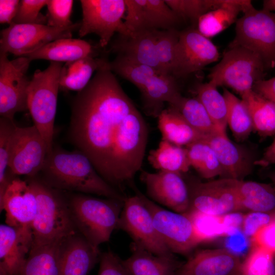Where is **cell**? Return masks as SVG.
Segmentation results:
<instances>
[{
  "label": "cell",
  "mask_w": 275,
  "mask_h": 275,
  "mask_svg": "<svg viewBox=\"0 0 275 275\" xmlns=\"http://www.w3.org/2000/svg\"><path fill=\"white\" fill-rule=\"evenodd\" d=\"M219 58L217 47L197 29L180 32L171 74L175 78L199 71Z\"/></svg>",
  "instance_id": "cell-15"
},
{
  "label": "cell",
  "mask_w": 275,
  "mask_h": 275,
  "mask_svg": "<svg viewBox=\"0 0 275 275\" xmlns=\"http://www.w3.org/2000/svg\"><path fill=\"white\" fill-rule=\"evenodd\" d=\"M48 153L47 144L34 125L17 126L11 145L10 172L14 177H35L43 168Z\"/></svg>",
  "instance_id": "cell-14"
},
{
  "label": "cell",
  "mask_w": 275,
  "mask_h": 275,
  "mask_svg": "<svg viewBox=\"0 0 275 275\" xmlns=\"http://www.w3.org/2000/svg\"><path fill=\"white\" fill-rule=\"evenodd\" d=\"M217 88L209 81L197 85L195 92L215 126L219 131L226 132L227 104L223 94L218 92Z\"/></svg>",
  "instance_id": "cell-35"
},
{
  "label": "cell",
  "mask_w": 275,
  "mask_h": 275,
  "mask_svg": "<svg viewBox=\"0 0 275 275\" xmlns=\"http://www.w3.org/2000/svg\"><path fill=\"white\" fill-rule=\"evenodd\" d=\"M82 19L78 30L80 37L94 33L99 37V45L104 48L115 33H129L123 20L125 0H80Z\"/></svg>",
  "instance_id": "cell-9"
},
{
  "label": "cell",
  "mask_w": 275,
  "mask_h": 275,
  "mask_svg": "<svg viewBox=\"0 0 275 275\" xmlns=\"http://www.w3.org/2000/svg\"><path fill=\"white\" fill-rule=\"evenodd\" d=\"M225 0H165L168 6L182 20L197 23L199 18L222 7Z\"/></svg>",
  "instance_id": "cell-40"
},
{
  "label": "cell",
  "mask_w": 275,
  "mask_h": 275,
  "mask_svg": "<svg viewBox=\"0 0 275 275\" xmlns=\"http://www.w3.org/2000/svg\"><path fill=\"white\" fill-rule=\"evenodd\" d=\"M275 217V212H251L244 215L241 230L251 238L262 228Z\"/></svg>",
  "instance_id": "cell-47"
},
{
  "label": "cell",
  "mask_w": 275,
  "mask_h": 275,
  "mask_svg": "<svg viewBox=\"0 0 275 275\" xmlns=\"http://www.w3.org/2000/svg\"><path fill=\"white\" fill-rule=\"evenodd\" d=\"M148 134L144 117L108 66L72 100L70 141L120 193L141 171Z\"/></svg>",
  "instance_id": "cell-1"
},
{
  "label": "cell",
  "mask_w": 275,
  "mask_h": 275,
  "mask_svg": "<svg viewBox=\"0 0 275 275\" xmlns=\"http://www.w3.org/2000/svg\"><path fill=\"white\" fill-rule=\"evenodd\" d=\"M100 255L99 248L77 232L60 243V275H88Z\"/></svg>",
  "instance_id": "cell-22"
},
{
  "label": "cell",
  "mask_w": 275,
  "mask_h": 275,
  "mask_svg": "<svg viewBox=\"0 0 275 275\" xmlns=\"http://www.w3.org/2000/svg\"><path fill=\"white\" fill-rule=\"evenodd\" d=\"M48 0L20 1L16 15L12 23L16 24H47V18L40 10Z\"/></svg>",
  "instance_id": "cell-44"
},
{
  "label": "cell",
  "mask_w": 275,
  "mask_h": 275,
  "mask_svg": "<svg viewBox=\"0 0 275 275\" xmlns=\"http://www.w3.org/2000/svg\"><path fill=\"white\" fill-rule=\"evenodd\" d=\"M147 159L158 171L183 174L190 168L185 148L163 140H161L157 148L150 151Z\"/></svg>",
  "instance_id": "cell-32"
},
{
  "label": "cell",
  "mask_w": 275,
  "mask_h": 275,
  "mask_svg": "<svg viewBox=\"0 0 275 275\" xmlns=\"http://www.w3.org/2000/svg\"><path fill=\"white\" fill-rule=\"evenodd\" d=\"M252 246L261 248L275 256V217L251 238Z\"/></svg>",
  "instance_id": "cell-48"
},
{
  "label": "cell",
  "mask_w": 275,
  "mask_h": 275,
  "mask_svg": "<svg viewBox=\"0 0 275 275\" xmlns=\"http://www.w3.org/2000/svg\"><path fill=\"white\" fill-rule=\"evenodd\" d=\"M131 188L148 209L158 234L172 253L188 255L203 242L187 213L166 209L149 199L134 184Z\"/></svg>",
  "instance_id": "cell-7"
},
{
  "label": "cell",
  "mask_w": 275,
  "mask_h": 275,
  "mask_svg": "<svg viewBox=\"0 0 275 275\" xmlns=\"http://www.w3.org/2000/svg\"><path fill=\"white\" fill-rule=\"evenodd\" d=\"M73 1L48 0L47 25L54 28H66L72 25L70 20Z\"/></svg>",
  "instance_id": "cell-45"
},
{
  "label": "cell",
  "mask_w": 275,
  "mask_h": 275,
  "mask_svg": "<svg viewBox=\"0 0 275 275\" xmlns=\"http://www.w3.org/2000/svg\"><path fill=\"white\" fill-rule=\"evenodd\" d=\"M0 208L5 212L7 225L32 229L37 203L35 192L29 182L18 178L13 179L0 200Z\"/></svg>",
  "instance_id": "cell-18"
},
{
  "label": "cell",
  "mask_w": 275,
  "mask_h": 275,
  "mask_svg": "<svg viewBox=\"0 0 275 275\" xmlns=\"http://www.w3.org/2000/svg\"><path fill=\"white\" fill-rule=\"evenodd\" d=\"M157 30H141L118 34L109 43V51L152 67L163 73L157 56L156 42Z\"/></svg>",
  "instance_id": "cell-19"
},
{
  "label": "cell",
  "mask_w": 275,
  "mask_h": 275,
  "mask_svg": "<svg viewBox=\"0 0 275 275\" xmlns=\"http://www.w3.org/2000/svg\"><path fill=\"white\" fill-rule=\"evenodd\" d=\"M61 241L31 249L21 275H60Z\"/></svg>",
  "instance_id": "cell-33"
},
{
  "label": "cell",
  "mask_w": 275,
  "mask_h": 275,
  "mask_svg": "<svg viewBox=\"0 0 275 275\" xmlns=\"http://www.w3.org/2000/svg\"><path fill=\"white\" fill-rule=\"evenodd\" d=\"M241 97L249 111L254 130L262 137L275 134V104L253 89Z\"/></svg>",
  "instance_id": "cell-31"
},
{
  "label": "cell",
  "mask_w": 275,
  "mask_h": 275,
  "mask_svg": "<svg viewBox=\"0 0 275 275\" xmlns=\"http://www.w3.org/2000/svg\"><path fill=\"white\" fill-rule=\"evenodd\" d=\"M31 60L19 57L9 60L0 52V115L13 119L15 115L28 109V91L31 80L26 75Z\"/></svg>",
  "instance_id": "cell-11"
},
{
  "label": "cell",
  "mask_w": 275,
  "mask_h": 275,
  "mask_svg": "<svg viewBox=\"0 0 275 275\" xmlns=\"http://www.w3.org/2000/svg\"><path fill=\"white\" fill-rule=\"evenodd\" d=\"M17 126L14 120L0 118V200L10 182L15 178L9 168L12 137Z\"/></svg>",
  "instance_id": "cell-39"
},
{
  "label": "cell",
  "mask_w": 275,
  "mask_h": 275,
  "mask_svg": "<svg viewBox=\"0 0 275 275\" xmlns=\"http://www.w3.org/2000/svg\"><path fill=\"white\" fill-rule=\"evenodd\" d=\"M108 62L104 58L90 57L66 62L60 73V89L77 92L81 91L92 79L93 73L105 66Z\"/></svg>",
  "instance_id": "cell-30"
},
{
  "label": "cell",
  "mask_w": 275,
  "mask_h": 275,
  "mask_svg": "<svg viewBox=\"0 0 275 275\" xmlns=\"http://www.w3.org/2000/svg\"><path fill=\"white\" fill-rule=\"evenodd\" d=\"M20 1H0V22L1 23H12L18 9Z\"/></svg>",
  "instance_id": "cell-50"
},
{
  "label": "cell",
  "mask_w": 275,
  "mask_h": 275,
  "mask_svg": "<svg viewBox=\"0 0 275 275\" xmlns=\"http://www.w3.org/2000/svg\"><path fill=\"white\" fill-rule=\"evenodd\" d=\"M190 167L205 179L217 176L224 178V173L217 157L210 145L202 140L185 147Z\"/></svg>",
  "instance_id": "cell-34"
},
{
  "label": "cell",
  "mask_w": 275,
  "mask_h": 275,
  "mask_svg": "<svg viewBox=\"0 0 275 275\" xmlns=\"http://www.w3.org/2000/svg\"><path fill=\"white\" fill-rule=\"evenodd\" d=\"M187 213L191 218L196 230L203 242L220 236H226V232L222 215L207 214L189 211Z\"/></svg>",
  "instance_id": "cell-43"
},
{
  "label": "cell",
  "mask_w": 275,
  "mask_h": 275,
  "mask_svg": "<svg viewBox=\"0 0 275 275\" xmlns=\"http://www.w3.org/2000/svg\"><path fill=\"white\" fill-rule=\"evenodd\" d=\"M157 119L162 140L174 145L185 147L205 136L192 127L179 113L171 107L164 108Z\"/></svg>",
  "instance_id": "cell-28"
},
{
  "label": "cell",
  "mask_w": 275,
  "mask_h": 275,
  "mask_svg": "<svg viewBox=\"0 0 275 275\" xmlns=\"http://www.w3.org/2000/svg\"><path fill=\"white\" fill-rule=\"evenodd\" d=\"M140 178L145 185L146 196L151 200L176 212L185 213L188 211L189 191L183 174L143 170Z\"/></svg>",
  "instance_id": "cell-16"
},
{
  "label": "cell",
  "mask_w": 275,
  "mask_h": 275,
  "mask_svg": "<svg viewBox=\"0 0 275 275\" xmlns=\"http://www.w3.org/2000/svg\"><path fill=\"white\" fill-rule=\"evenodd\" d=\"M231 275H241V274L240 269L238 271L235 272V273H233V274H232Z\"/></svg>",
  "instance_id": "cell-55"
},
{
  "label": "cell",
  "mask_w": 275,
  "mask_h": 275,
  "mask_svg": "<svg viewBox=\"0 0 275 275\" xmlns=\"http://www.w3.org/2000/svg\"><path fill=\"white\" fill-rule=\"evenodd\" d=\"M239 46L258 54L266 68L275 67V13L253 6L236 21L230 47Z\"/></svg>",
  "instance_id": "cell-8"
},
{
  "label": "cell",
  "mask_w": 275,
  "mask_h": 275,
  "mask_svg": "<svg viewBox=\"0 0 275 275\" xmlns=\"http://www.w3.org/2000/svg\"><path fill=\"white\" fill-rule=\"evenodd\" d=\"M272 180L275 184V174L273 175V176H272Z\"/></svg>",
  "instance_id": "cell-56"
},
{
  "label": "cell",
  "mask_w": 275,
  "mask_h": 275,
  "mask_svg": "<svg viewBox=\"0 0 275 275\" xmlns=\"http://www.w3.org/2000/svg\"><path fill=\"white\" fill-rule=\"evenodd\" d=\"M117 229L126 232L133 244L139 248L157 255L172 254L160 237L150 212L136 194L125 198Z\"/></svg>",
  "instance_id": "cell-13"
},
{
  "label": "cell",
  "mask_w": 275,
  "mask_h": 275,
  "mask_svg": "<svg viewBox=\"0 0 275 275\" xmlns=\"http://www.w3.org/2000/svg\"><path fill=\"white\" fill-rule=\"evenodd\" d=\"M67 200L78 232L97 248L109 240L117 229L124 201L80 193L71 195Z\"/></svg>",
  "instance_id": "cell-4"
},
{
  "label": "cell",
  "mask_w": 275,
  "mask_h": 275,
  "mask_svg": "<svg viewBox=\"0 0 275 275\" xmlns=\"http://www.w3.org/2000/svg\"><path fill=\"white\" fill-rule=\"evenodd\" d=\"M241 275H275V256L261 248L252 246L242 262Z\"/></svg>",
  "instance_id": "cell-41"
},
{
  "label": "cell",
  "mask_w": 275,
  "mask_h": 275,
  "mask_svg": "<svg viewBox=\"0 0 275 275\" xmlns=\"http://www.w3.org/2000/svg\"><path fill=\"white\" fill-rule=\"evenodd\" d=\"M80 25V22L66 28L11 23L1 32L0 52L25 56L53 41L71 38L73 33L78 31Z\"/></svg>",
  "instance_id": "cell-10"
},
{
  "label": "cell",
  "mask_w": 275,
  "mask_h": 275,
  "mask_svg": "<svg viewBox=\"0 0 275 275\" xmlns=\"http://www.w3.org/2000/svg\"><path fill=\"white\" fill-rule=\"evenodd\" d=\"M275 163V139L270 145L266 149L262 156L255 160V166L262 167H268Z\"/></svg>",
  "instance_id": "cell-52"
},
{
  "label": "cell",
  "mask_w": 275,
  "mask_h": 275,
  "mask_svg": "<svg viewBox=\"0 0 275 275\" xmlns=\"http://www.w3.org/2000/svg\"><path fill=\"white\" fill-rule=\"evenodd\" d=\"M236 190L242 210L275 212V188L270 184L236 179Z\"/></svg>",
  "instance_id": "cell-29"
},
{
  "label": "cell",
  "mask_w": 275,
  "mask_h": 275,
  "mask_svg": "<svg viewBox=\"0 0 275 275\" xmlns=\"http://www.w3.org/2000/svg\"><path fill=\"white\" fill-rule=\"evenodd\" d=\"M0 275H7L4 269L0 266Z\"/></svg>",
  "instance_id": "cell-54"
},
{
  "label": "cell",
  "mask_w": 275,
  "mask_h": 275,
  "mask_svg": "<svg viewBox=\"0 0 275 275\" xmlns=\"http://www.w3.org/2000/svg\"><path fill=\"white\" fill-rule=\"evenodd\" d=\"M169 107L179 113L195 129L205 135L221 131L215 126L197 97L186 98L181 96Z\"/></svg>",
  "instance_id": "cell-36"
},
{
  "label": "cell",
  "mask_w": 275,
  "mask_h": 275,
  "mask_svg": "<svg viewBox=\"0 0 275 275\" xmlns=\"http://www.w3.org/2000/svg\"><path fill=\"white\" fill-rule=\"evenodd\" d=\"M108 67L114 74L135 86L140 91L153 76L162 73L152 67L118 55L108 62Z\"/></svg>",
  "instance_id": "cell-38"
},
{
  "label": "cell",
  "mask_w": 275,
  "mask_h": 275,
  "mask_svg": "<svg viewBox=\"0 0 275 275\" xmlns=\"http://www.w3.org/2000/svg\"><path fill=\"white\" fill-rule=\"evenodd\" d=\"M251 1L225 0L224 5L201 16L198 20V30L203 36L210 38L225 30L237 20L241 12L252 7Z\"/></svg>",
  "instance_id": "cell-27"
},
{
  "label": "cell",
  "mask_w": 275,
  "mask_h": 275,
  "mask_svg": "<svg viewBox=\"0 0 275 275\" xmlns=\"http://www.w3.org/2000/svg\"><path fill=\"white\" fill-rule=\"evenodd\" d=\"M123 261L130 275H175L183 263L173 253L157 255L134 244L131 255Z\"/></svg>",
  "instance_id": "cell-26"
},
{
  "label": "cell",
  "mask_w": 275,
  "mask_h": 275,
  "mask_svg": "<svg viewBox=\"0 0 275 275\" xmlns=\"http://www.w3.org/2000/svg\"><path fill=\"white\" fill-rule=\"evenodd\" d=\"M140 92L145 113L153 118H158L166 103L172 105L182 96L176 78L163 73L153 76Z\"/></svg>",
  "instance_id": "cell-24"
},
{
  "label": "cell",
  "mask_w": 275,
  "mask_h": 275,
  "mask_svg": "<svg viewBox=\"0 0 275 275\" xmlns=\"http://www.w3.org/2000/svg\"><path fill=\"white\" fill-rule=\"evenodd\" d=\"M214 151L224 173V178L243 180L255 166L248 152L232 142L227 132L218 131L203 139Z\"/></svg>",
  "instance_id": "cell-23"
},
{
  "label": "cell",
  "mask_w": 275,
  "mask_h": 275,
  "mask_svg": "<svg viewBox=\"0 0 275 275\" xmlns=\"http://www.w3.org/2000/svg\"><path fill=\"white\" fill-rule=\"evenodd\" d=\"M226 248L240 257L249 246L248 237L240 229H237L226 236Z\"/></svg>",
  "instance_id": "cell-49"
},
{
  "label": "cell",
  "mask_w": 275,
  "mask_h": 275,
  "mask_svg": "<svg viewBox=\"0 0 275 275\" xmlns=\"http://www.w3.org/2000/svg\"><path fill=\"white\" fill-rule=\"evenodd\" d=\"M223 95L228 107L227 125L237 141H243L254 130L249 111L242 100L227 89H224Z\"/></svg>",
  "instance_id": "cell-37"
},
{
  "label": "cell",
  "mask_w": 275,
  "mask_h": 275,
  "mask_svg": "<svg viewBox=\"0 0 275 275\" xmlns=\"http://www.w3.org/2000/svg\"><path fill=\"white\" fill-rule=\"evenodd\" d=\"M179 33L177 29L158 31L156 49L158 61L164 74L171 75Z\"/></svg>",
  "instance_id": "cell-42"
},
{
  "label": "cell",
  "mask_w": 275,
  "mask_h": 275,
  "mask_svg": "<svg viewBox=\"0 0 275 275\" xmlns=\"http://www.w3.org/2000/svg\"><path fill=\"white\" fill-rule=\"evenodd\" d=\"M98 275H130L123 260L111 251L100 255Z\"/></svg>",
  "instance_id": "cell-46"
},
{
  "label": "cell",
  "mask_w": 275,
  "mask_h": 275,
  "mask_svg": "<svg viewBox=\"0 0 275 275\" xmlns=\"http://www.w3.org/2000/svg\"><path fill=\"white\" fill-rule=\"evenodd\" d=\"M253 90L275 104V77L257 81Z\"/></svg>",
  "instance_id": "cell-51"
},
{
  "label": "cell",
  "mask_w": 275,
  "mask_h": 275,
  "mask_svg": "<svg viewBox=\"0 0 275 275\" xmlns=\"http://www.w3.org/2000/svg\"><path fill=\"white\" fill-rule=\"evenodd\" d=\"M124 23L129 32L176 29L182 18L165 0H125Z\"/></svg>",
  "instance_id": "cell-17"
},
{
  "label": "cell",
  "mask_w": 275,
  "mask_h": 275,
  "mask_svg": "<svg viewBox=\"0 0 275 275\" xmlns=\"http://www.w3.org/2000/svg\"><path fill=\"white\" fill-rule=\"evenodd\" d=\"M32 244V229L1 225L0 266L7 275H21Z\"/></svg>",
  "instance_id": "cell-20"
},
{
  "label": "cell",
  "mask_w": 275,
  "mask_h": 275,
  "mask_svg": "<svg viewBox=\"0 0 275 275\" xmlns=\"http://www.w3.org/2000/svg\"><path fill=\"white\" fill-rule=\"evenodd\" d=\"M28 181L35 192L37 203L32 227L31 249L60 242L77 233L67 198L60 190L48 186L36 176L29 177Z\"/></svg>",
  "instance_id": "cell-3"
},
{
  "label": "cell",
  "mask_w": 275,
  "mask_h": 275,
  "mask_svg": "<svg viewBox=\"0 0 275 275\" xmlns=\"http://www.w3.org/2000/svg\"><path fill=\"white\" fill-rule=\"evenodd\" d=\"M236 179L222 178L206 182H186L189 196L187 212L220 216L242 210L236 190Z\"/></svg>",
  "instance_id": "cell-12"
},
{
  "label": "cell",
  "mask_w": 275,
  "mask_h": 275,
  "mask_svg": "<svg viewBox=\"0 0 275 275\" xmlns=\"http://www.w3.org/2000/svg\"><path fill=\"white\" fill-rule=\"evenodd\" d=\"M241 264L240 257L226 248L201 250L190 256L175 275H231Z\"/></svg>",
  "instance_id": "cell-21"
},
{
  "label": "cell",
  "mask_w": 275,
  "mask_h": 275,
  "mask_svg": "<svg viewBox=\"0 0 275 275\" xmlns=\"http://www.w3.org/2000/svg\"><path fill=\"white\" fill-rule=\"evenodd\" d=\"M37 177L48 186L60 191H75L124 201L126 197L108 184L81 151L52 148Z\"/></svg>",
  "instance_id": "cell-2"
},
{
  "label": "cell",
  "mask_w": 275,
  "mask_h": 275,
  "mask_svg": "<svg viewBox=\"0 0 275 275\" xmlns=\"http://www.w3.org/2000/svg\"><path fill=\"white\" fill-rule=\"evenodd\" d=\"M266 68L255 52L241 46H232L211 69L208 77L216 87H229L241 95L263 79Z\"/></svg>",
  "instance_id": "cell-6"
},
{
  "label": "cell",
  "mask_w": 275,
  "mask_h": 275,
  "mask_svg": "<svg viewBox=\"0 0 275 275\" xmlns=\"http://www.w3.org/2000/svg\"><path fill=\"white\" fill-rule=\"evenodd\" d=\"M263 10L275 12V0H265L263 3Z\"/></svg>",
  "instance_id": "cell-53"
},
{
  "label": "cell",
  "mask_w": 275,
  "mask_h": 275,
  "mask_svg": "<svg viewBox=\"0 0 275 275\" xmlns=\"http://www.w3.org/2000/svg\"><path fill=\"white\" fill-rule=\"evenodd\" d=\"M101 47L79 39L65 38L53 41L23 57L50 62H71L86 57L98 58Z\"/></svg>",
  "instance_id": "cell-25"
},
{
  "label": "cell",
  "mask_w": 275,
  "mask_h": 275,
  "mask_svg": "<svg viewBox=\"0 0 275 275\" xmlns=\"http://www.w3.org/2000/svg\"><path fill=\"white\" fill-rule=\"evenodd\" d=\"M63 64L50 62L43 70L35 71L31 79L28 91V107L34 125L51 151L54 134L60 77Z\"/></svg>",
  "instance_id": "cell-5"
}]
</instances>
